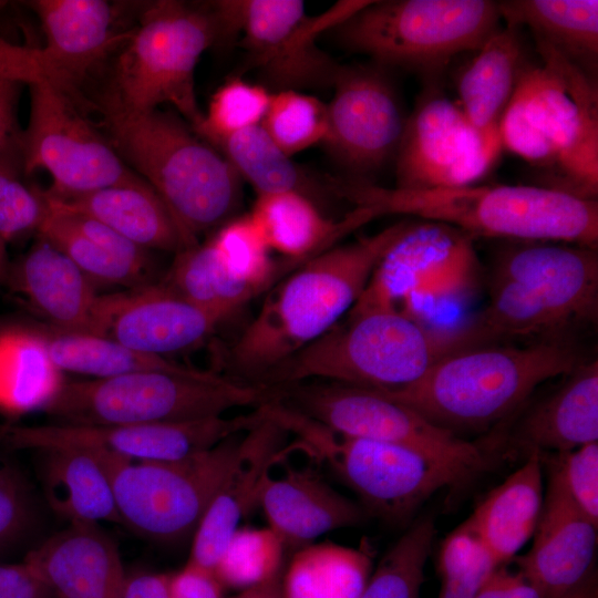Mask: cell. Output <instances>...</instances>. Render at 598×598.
Listing matches in <instances>:
<instances>
[{
    "label": "cell",
    "mask_w": 598,
    "mask_h": 598,
    "mask_svg": "<svg viewBox=\"0 0 598 598\" xmlns=\"http://www.w3.org/2000/svg\"><path fill=\"white\" fill-rule=\"evenodd\" d=\"M492 277L517 282L571 327L597 318V248L514 241L498 251Z\"/></svg>",
    "instance_id": "obj_20"
},
{
    "label": "cell",
    "mask_w": 598,
    "mask_h": 598,
    "mask_svg": "<svg viewBox=\"0 0 598 598\" xmlns=\"http://www.w3.org/2000/svg\"><path fill=\"white\" fill-rule=\"evenodd\" d=\"M4 6V2L0 1V8Z\"/></svg>",
    "instance_id": "obj_57"
},
{
    "label": "cell",
    "mask_w": 598,
    "mask_h": 598,
    "mask_svg": "<svg viewBox=\"0 0 598 598\" xmlns=\"http://www.w3.org/2000/svg\"><path fill=\"white\" fill-rule=\"evenodd\" d=\"M405 225L331 247L279 279L227 351L229 378L264 385L268 374L343 319Z\"/></svg>",
    "instance_id": "obj_1"
},
{
    "label": "cell",
    "mask_w": 598,
    "mask_h": 598,
    "mask_svg": "<svg viewBox=\"0 0 598 598\" xmlns=\"http://www.w3.org/2000/svg\"><path fill=\"white\" fill-rule=\"evenodd\" d=\"M548 477L533 546L517 559V567L544 598H565L591 566L597 525L569 496L553 465Z\"/></svg>",
    "instance_id": "obj_21"
},
{
    "label": "cell",
    "mask_w": 598,
    "mask_h": 598,
    "mask_svg": "<svg viewBox=\"0 0 598 598\" xmlns=\"http://www.w3.org/2000/svg\"><path fill=\"white\" fill-rule=\"evenodd\" d=\"M286 426L307 451L331 466L367 513L388 522L404 520L436 491L464 482L414 450L338 435L296 411L287 415Z\"/></svg>",
    "instance_id": "obj_14"
},
{
    "label": "cell",
    "mask_w": 598,
    "mask_h": 598,
    "mask_svg": "<svg viewBox=\"0 0 598 598\" xmlns=\"http://www.w3.org/2000/svg\"><path fill=\"white\" fill-rule=\"evenodd\" d=\"M262 127L288 156L323 143L328 133V110L319 99L295 90L271 93Z\"/></svg>",
    "instance_id": "obj_43"
},
{
    "label": "cell",
    "mask_w": 598,
    "mask_h": 598,
    "mask_svg": "<svg viewBox=\"0 0 598 598\" xmlns=\"http://www.w3.org/2000/svg\"><path fill=\"white\" fill-rule=\"evenodd\" d=\"M20 81L0 75V165L22 172L21 134L17 109L22 87Z\"/></svg>",
    "instance_id": "obj_48"
},
{
    "label": "cell",
    "mask_w": 598,
    "mask_h": 598,
    "mask_svg": "<svg viewBox=\"0 0 598 598\" xmlns=\"http://www.w3.org/2000/svg\"><path fill=\"white\" fill-rule=\"evenodd\" d=\"M279 389L282 403L338 435L409 447L463 481L487 468L478 446L377 390L320 380Z\"/></svg>",
    "instance_id": "obj_12"
},
{
    "label": "cell",
    "mask_w": 598,
    "mask_h": 598,
    "mask_svg": "<svg viewBox=\"0 0 598 598\" xmlns=\"http://www.w3.org/2000/svg\"><path fill=\"white\" fill-rule=\"evenodd\" d=\"M0 75L27 85L50 82L47 64L40 48L18 45L0 39Z\"/></svg>",
    "instance_id": "obj_50"
},
{
    "label": "cell",
    "mask_w": 598,
    "mask_h": 598,
    "mask_svg": "<svg viewBox=\"0 0 598 598\" xmlns=\"http://www.w3.org/2000/svg\"><path fill=\"white\" fill-rule=\"evenodd\" d=\"M569 496L598 525V443H590L551 461Z\"/></svg>",
    "instance_id": "obj_47"
},
{
    "label": "cell",
    "mask_w": 598,
    "mask_h": 598,
    "mask_svg": "<svg viewBox=\"0 0 598 598\" xmlns=\"http://www.w3.org/2000/svg\"><path fill=\"white\" fill-rule=\"evenodd\" d=\"M159 282L224 322L260 295L227 270L210 239L177 252Z\"/></svg>",
    "instance_id": "obj_38"
},
{
    "label": "cell",
    "mask_w": 598,
    "mask_h": 598,
    "mask_svg": "<svg viewBox=\"0 0 598 598\" xmlns=\"http://www.w3.org/2000/svg\"><path fill=\"white\" fill-rule=\"evenodd\" d=\"M435 533L431 518L414 524L383 556L359 598H419Z\"/></svg>",
    "instance_id": "obj_41"
},
{
    "label": "cell",
    "mask_w": 598,
    "mask_h": 598,
    "mask_svg": "<svg viewBox=\"0 0 598 598\" xmlns=\"http://www.w3.org/2000/svg\"><path fill=\"white\" fill-rule=\"evenodd\" d=\"M20 172L0 165V237L6 243L38 233L49 212L44 190L24 184Z\"/></svg>",
    "instance_id": "obj_46"
},
{
    "label": "cell",
    "mask_w": 598,
    "mask_h": 598,
    "mask_svg": "<svg viewBox=\"0 0 598 598\" xmlns=\"http://www.w3.org/2000/svg\"><path fill=\"white\" fill-rule=\"evenodd\" d=\"M44 453L45 494L56 514L70 524H121L112 482L97 453L79 448Z\"/></svg>",
    "instance_id": "obj_34"
},
{
    "label": "cell",
    "mask_w": 598,
    "mask_h": 598,
    "mask_svg": "<svg viewBox=\"0 0 598 598\" xmlns=\"http://www.w3.org/2000/svg\"><path fill=\"white\" fill-rule=\"evenodd\" d=\"M27 323L61 372L103 379L137 371L185 372L193 369L166 358L134 351L107 337L60 331L43 322Z\"/></svg>",
    "instance_id": "obj_37"
},
{
    "label": "cell",
    "mask_w": 598,
    "mask_h": 598,
    "mask_svg": "<svg viewBox=\"0 0 598 598\" xmlns=\"http://www.w3.org/2000/svg\"><path fill=\"white\" fill-rule=\"evenodd\" d=\"M44 194L54 205L94 218L143 249L177 254L190 247L165 203L143 178L78 195Z\"/></svg>",
    "instance_id": "obj_27"
},
{
    "label": "cell",
    "mask_w": 598,
    "mask_h": 598,
    "mask_svg": "<svg viewBox=\"0 0 598 598\" xmlns=\"http://www.w3.org/2000/svg\"><path fill=\"white\" fill-rule=\"evenodd\" d=\"M265 419L266 410L261 405L248 414L183 422L8 425L0 431V442L19 450L79 448L130 462H165L209 450L234 435L248 432Z\"/></svg>",
    "instance_id": "obj_16"
},
{
    "label": "cell",
    "mask_w": 598,
    "mask_h": 598,
    "mask_svg": "<svg viewBox=\"0 0 598 598\" xmlns=\"http://www.w3.org/2000/svg\"><path fill=\"white\" fill-rule=\"evenodd\" d=\"M502 20L528 28L596 80L598 60L597 0H512L498 2Z\"/></svg>",
    "instance_id": "obj_33"
},
{
    "label": "cell",
    "mask_w": 598,
    "mask_h": 598,
    "mask_svg": "<svg viewBox=\"0 0 598 598\" xmlns=\"http://www.w3.org/2000/svg\"><path fill=\"white\" fill-rule=\"evenodd\" d=\"M502 150L499 132L477 130L456 102L431 85L406 116L395 155V187L417 190L476 185Z\"/></svg>",
    "instance_id": "obj_17"
},
{
    "label": "cell",
    "mask_w": 598,
    "mask_h": 598,
    "mask_svg": "<svg viewBox=\"0 0 598 598\" xmlns=\"http://www.w3.org/2000/svg\"><path fill=\"white\" fill-rule=\"evenodd\" d=\"M29 519V504L19 477L0 457V546L16 538Z\"/></svg>",
    "instance_id": "obj_49"
},
{
    "label": "cell",
    "mask_w": 598,
    "mask_h": 598,
    "mask_svg": "<svg viewBox=\"0 0 598 598\" xmlns=\"http://www.w3.org/2000/svg\"><path fill=\"white\" fill-rule=\"evenodd\" d=\"M278 395L276 388L213 371L150 370L63 382L43 412L63 424L167 423L224 415L236 408L256 409Z\"/></svg>",
    "instance_id": "obj_7"
},
{
    "label": "cell",
    "mask_w": 598,
    "mask_h": 598,
    "mask_svg": "<svg viewBox=\"0 0 598 598\" xmlns=\"http://www.w3.org/2000/svg\"><path fill=\"white\" fill-rule=\"evenodd\" d=\"M270 99L266 86L231 79L212 96L203 122L194 131L212 145L219 138L261 124Z\"/></svg>",
    "instance_id": "obj_45"
},
{
    "label": "cell",
    "mask_w": 598,
    "mask_h": 598,
    "mask_svg": "<svg viewBox=\"0 0 598 598\" xmlns=\"http://www.w3.org/2000/svg\"><path fill=\"white\" fill-rule=\"evenodd\" d=\"M368 2L342 0L318 16L307 14L299 0H220L208 6L219 42L240 37L247 66L278 91H298L333 86L341 64L317 39Z\"/></svg>",
    "instance_id": "obj_10"
},
{
    "label": "cell",
    "mask_w": 598,
    "mask_h": 598,
    "mask_svg": "<svg viewBox=\"0 0 598 598\" xmlns=\"http://www.w3.org/2000/svg\"><path fill=\"white\" fill-rule=\"evenodd\" d=\"M45 37L40 48L51 84L71 94L75 84L132 32L116 33L115 12L104 0L29 2Z\"/></svg>",
    "instance_id": "obj_25"
},
{
    "label": "cell",
    "mask_w": 598,
    "mask_h": 598,
    "mask_svg": "<svg viewBox=\"0 0 598 598\" xmlns=\"http://www.w3.org/2000/svg\"><path fill=\"white\" fill-rule=\"evenodd\" d=\"M48 204L38 236L69 257L96 287L131 290L152 283L131 265L133 249L125 238L93 218Z\"/></svg>",
    "instance_id": "obj_31"
},
{
    "label": "cell",
    "mask_w": 598,
    "mask_h": 598,
    "mask_svg": "<svg viewBox=\"0 0 598 598\" xmlns=\"http://www.w3.org/2000/svg\"><path fill=\"white\" fill-rule=\"evenodd\" d=\"M0 598H53L49 589L24 560L0 564Z\"/></svg>",
    "instance_id": "obj_52"
},
{
    "label": "cell",
    "mask_w": 598,
    "mask_h": 598,
    "mask_svg": "<svg viewBox=\"0 0 598 598\" xmlns=\"http://www.w3.org/2000/svg\"><path fill=\"white\" fill-rule=\"evenodd\" d=\"M30 113L21 134V166L52 177V196L84 194L141 177L75 110L69 94L48 81L28 85Z\"/></svg>",
    "instance_id": "obj_15"
},
{
    "label": "cell",
    "mask_w": 598,
    "mask_h": 598,
    "mask_svg": "<svg viewBox=\"0 0 598 598\" xmlns=\"http://www.w3.org/2000/svg\"><path fill=\"white\" fill-rule=\"evenodd\" d=\"M7 285L43 323L60 331L99 333L102 295L61 250L39 237L14 264Z\"/></svg>",
    "instance_id": "obj_23"
},
{
    "label": "cell",
    "mask_w": 598,
    "mask_h": 598,
    "mask_svg": "<svg viewBox=\"0 0 598 598\" xmlns=\"http://www.w3.org/2000/svg\"><path fill=\"white\" fill-rule=\"evenodd\" d=\"M286 551L269 527H239L224 549L214 574L225 588L243 590L281 573Z\"/></svg>",
    "instance_id": "obj_42"
},
{
    "label": "cell",
    "mask_w": 598,
    "mask_h": 598,
    "mask_svg": "<svg viewBox=\"0 0 598 598\" xmlns=\"http://www.w3.org/2000/svg\"><path fill=\"white\" fill-rule=\"evenodd\" d=\"M475 598H544L543 592L520 571L498 566Z\"/></svg>",
    "instance_id": "obj_53"
},
{
    "label": "cell",
    "mask_w": 598,
    "mask_h": 598,
    "mask_svg": "<svg viewBox=\"0 0 598 598\" xmlns=\"http://www.w3.org/2000/svg\"><path fill=\"white\" fill-rule=\"evenodd\" d=\"M241 450L238 434L177 461L130 462L95 453L111 478L121 524L144 538L175 543L193 536Z\"/></svg>",
    "instance_id": "obj_11"
},
{
    "label": "cell",
    "mask_w": 598,
    "mask_h": 598,
    "mask_svg": "<svg viewBox=\"0 0 598 598\" xmlns=\"http://www.w3.org/2000/svg\"><path fill=\"white\" fill-rule=\"evenodd\" d=\"M10 262L7 254V243L0 237V286L4 285Z\"/></svg>",
    "instance_id": "obj_56"
},
{
    "label": "cell",
    "mask_w": 598,
    "mask_h": 598,
    "mask_svg": "<svg viewBox=\"0 0 598 598\" xmlns=\"http://www.w3.org/2000/svg\"><path fill=\"white\" fill-rule=\"evenodd\" d=\"M369 548L334 543L307 545L282 573L285 598H359L372 574Z\"/></svg>",
    "instance_id": "obj_36"
},
{
    "label": "cell",
    "mask_w": 598,
    "mask_h": 598,
    "mask_svg": "<svg viewBox=\"0 0 598 598\" xmlns=\"http://www.w3.org/2000/svg\"><path fill=\"white\" fill-rule=\"evenodd\" d=\"M542 452L525 463L477 505L470 520L497 564L505 565L534 535L543 507Z\"/></svg>",
    "instance_id": "obj_32"
},
{
    "label": "cell",
    "mask_w": 598,
    "mask_h": 598,
    "mask_svg": "<svg viewBox=\"0 0 598 598\" xmlns=\"http://www.w3.org/2000/svg\"><path fill=\"white\" fill-rule=\"evenodd\" d=\"M528 451L565 453L598 441V362H582L517 426Z\"/></svg>",
    "instance_id": "obj_30"
},
{
    "label": "cell",
    "mask_w": 598,
    "mask_h": 598,
    "mask_svg": "<svg viewBox=\"0 0 598 598\" xmlns=\"http://www.w3.org/2000/svg\"><path fill=\"white\" fill-rule=\"evenodd\" d=\"M520 30L511 23L501 25L457 75L456 103L483 133L498 132L501 118L530 65Z\"/></svg>",
    "instance_id": "obj_29"
},
{
    "label": "cell",
    "mask_w": 598,
    "mask_h": 598,
    "mask_svg": "<svg viewBox=\"0 0 598 598\" xmlns=\"http://www.w3.org/2000/svg\"><path fill=\"white\" fill-rule=\"evenodd\" d=\"M523 73L498 125L503 148L545 172V187L586 199L598 194L596 80L547 43Z\"/></svg>",
    "instance_id": "obj_3"
},
{
    "label": "cell",
    "mask_w": 598,
    "mask_h": 598,
    "mask_svg": "<svg viewBox=\"0 0 598 598\" xmlns=\"http://www.w3.org/2000/svg\"><path fill=\"white\" fill-rule=\"evenodd\" d=\"M266 419L246 432L241 455L217 492L194 534L188 563L214 571L240 522L259 505L265 481L281 460L287 429L266 404Z\"/></svg>",
    "instance_id": "obj_22"
},
{
    "label": "cell",
    "mask_w": 598,
    "mask_h": 598,
    "mask_svg": "<svg viewBox=\"0 0 598 598\" xmlns=\"http://www.w3.org/2000/svg\"><path fill=\"white\" fill-rule=\"evenodd\" d=\"M501 20L498 2L488 0L369 1L331 32L380 66L436 75L456 55L477 51Z\"/></svg>",
    "instance_id": "obj_8"
},
{
    "label": "cell",
    "mask_w": 598,
    "mask_h": 598,
    "mask_svg": "<svg viewBox=\"0 0 598 598\" xmlns=\"http://www.w3.org/2000/svg\"><path fill=\"white\" fill-rule=\"evenodd\" d=\"M223 322L161 282L102 295L99 315L100 336L162 358L200 346Z\"/></svg>",
    "instance_id": "obj_19"
},
{
    "label": "cell",
    "mask_w": 598,
    "mask_h": 598,
    "mask_svg": "<svg viewBox=\"0 0 598 598\" xmlns=\"http://www.w3.org/2000/svg\"><path fill=\"white\" fill-rule=\"evenodd\" d=\"M23 560L53 598H117L126 577L116 544L99 524H70Z\"/></svg>",
    "instance_id": "obj_26"
},
{
    "label": "cell",
    "mask_w": 598,
    "mask_h": 598,
    "mask_svg": "<svg viewBox=\"0 0 598 598\" xmlns=\"http://www.w3.org/2000/svg\"><path fill=\"white\" fill-rule=\"evenodd\" d=\"M249 216L270 250L298 265L375 218L360 207L339 220L326 218L312 199L297 192L257 195Z\"/></svg>",
    "instance_id": "obj_28"
},
{
    "label": "cell",
    "mask_w": 598,
    "mask_h": 598,
    "mask_svg": "<svg viewBox=\"0 0 598 598\" xmlns=\"http://www.w3.org/2000/svg\"><path fill=\"white\" fill-rule=\"evenodd\" d=\"M582 362L568 336L524 346L493 343L452 352L414 382L377 391L452 432L480 429L512 413L545 381L567 375Z\"/></svg>",
    "instance_id": "obj_4"
},
{
    "label": "cell",
    "mask_w": 598,
    "mask_h": 598,
    "mask_svg": "<svg viewBox=\"0 0 598 598\" xmlns=\"http://www.w3.org/2000/svg\"><path fill=\"white\" fill-rule=\"evenodd\" d=\"M282 573L252 587L243 589L231 598H285L282 590Z\"/></svg>",
    "instance_id": "obj_55"
},
{
    "label": "cell",
    "mask_w": 598,
    "mask_h": 598,
    "mask_svg": "<svg viewBox=\"0 0 598 598\" xmlns=\"http://www.w3.org/2000/svg\"><path fill=\"white\" fill-rule=\"evenodd\" d=\"M332 87L323 144L348 177L369 181L395 158L406 121L401 102L375 63L341 65Z\"/></svg>",
    "instance_id": "obj_18"
},
{
    "label": "cell",
    "mask_w": 598,
    "mask_h": 598,
    "mask_svg": "<svg viewBox=\"0 0 598 598\" xmlns=\"http://www.w3.org/2000/svg\"><path fill=\"white\" fill-rule=\"evenodd\" d=\"M257 195L297 192L311 199L312 183L301 168L271 140L261 124L213 143Z\"/></svg>",
    "instance_id": "obj_39"
},
{
    "label": "cell",
    "mask_w": 598,
    "mask_h": 598,
    "mask_svg": "<svg viewBox=\"0 0 598 598\" xmlns=\"http://www.w3.org/2000/svg\"><path fill=\"white\" fill-rule=\"evenodd\" d=\"M268 527L286 550H298L320 536L361 525L367 511L330 486L310 466H287L279 477L265 481L259 505Z\"/></svg>",
    "instance_id": "obj_24"
},
{
    "label": "cell",
    "mask_w": 598,
    "mask_h": 598,
    "mask_svg": "<svg viewBox=\"0 0 598 598\" xmlns=\"http://www.w3.org/2000/svg\"><path fill=\"white\" fill-rule=\"evenodd\" d=\"M112 145L162 198L190 246L233 218L241 178L214 146L175 115L132 112L106 104Z\"/></svg>",
    "instance_id": "obj_5"
},
{
    "label": "cell",
    "mask_w": 598,
    "mask_h": 598,
    "mask_svg": "<svg viewBox=\"0 0 598 598\" xmlns=\"http://www.w3.org/2000/svg\"><path fill=\"white\" fill-rule=\"evenodd\" d=\"M498 566L467 518L446 536L441 546L440 598H475L483 584Z\"/></svg>",
    "instance_id": "obj_44"
},
{
    "label": "cell",
    "mask_w": 598,
    "mask_h": 598,
    "mask_svg": "<svg viewBox=\"0 0 598 598\" xmlns=\"http://www.w3.org/2000/svg\"><path fill=\"white\" fill-rule=\"evenodd\" d=\"M218 42V23L209 6L153 2L117 58L107 104L132 112L169 104L195 130L204 118L196 99L195 69L202 54Z\"/></svg>",
    "instance_id": "obj_9"
},
{
    "label": "cell",
    "mask_w": 598,
    "mask_h": 598,
    "mask_svg": "<svg viewBox=\"0 0 598 598\" xmlns=\"http://www.w3.org/2000/svg\"><path fill=\"white\" fill-rule=\"evenodd\" d=\"M225 587L214 571L188 563L168 575L169 598H224Z\"/></svg>",
    "instance_id": "obj_51"
},
{
    "label": "cell",
    "mask_w": 598,
    "mask_h": 598,
    "mask_svg": "<svg viewBox=\"0 0 598 598\" xmlns=\"http://www.w3.org/2000/svg\"><path fill=\"white\" fill-rule=\"evenodd\" d=\"M472 347L467 328L437 330L390 308L353 307L262 384L281 388L320 380L395 390L417 380L444 355Z\"/></svg>",
    "instance_id": "obj_6"
},
{
    "label": "cell",
    "mask_w": 598,
    "mask_h": 598,
    "mask_svg": "<svg viewBox=\"0 0 598 598\" xmlns=\"http://www.w3.org/2000/svg\"><path fill=\"white\" fill-rule=\"evenodd\" d=\"M61 373L27 322L0 323V411H43L64 382Z\"/></svg>",
    "instance_id": "obj_35"
},
{
    "label": "cell",
    "mask_w": 598,
    "mask_h": 598,
    "mask_svg": "<svg viewBox=\"0 0 598 598\" xmlns=\"http://www.w3.org/2000/svg\"><path fill=\"white\" fill-rule=\"evenodd\" d=\"M117 598H169L168 575L157 573L126 575Z\"/></svg>",
    "instance_id": "obj_54"
},
{
    "label": "cell",
    "mask_w": 598,
    "mask_h": 598,
    "mask_svg": "<svg viewBox=\"0 0 598 598\" xmlns=\"http://www.w3.org/2000/svg\"><path fill=\"white\" fill-rule=\"evenodd\" d=\"M328 189L375 218L411 215L470 236L557 241L597 248L598 200L539 185H471L431 189L384 187L328 176Z\"/></svg>",
    "instance_id": "obj_2"
},
{
    "label": "cell",
    "mask_w": 598,
    "mask_h": 598,
    "mask_svg": "<svg viewBox=\"0 0 598 598\" xmlns=\"http://www.w3.org/2000/svg\"><path fill=\"white\" fill-rule=\"evenodd\" d=\"M477 270L472 236L437 221L406 223L354 307L390 308L427 326L433 312L472 295Z\"/></svg>",
    "instance_id": "obj_13"
},
{
    "label": "cell",
    "mask_w": 598,
    "mask_h": 598,
    "mask_svg": "<svg viewBox=\"0 0 598 598\" xmlns=\"http://www.w3.org/2000/svg\"><path fill=\"white\" fill-rule=\"evenodd\" d=\"M227 270L260 295L298 267L283 260L277 264L271 250L249 214L233 217L209 238Z\"/></svg>",
    "instance_id": "obj_40"
}]
</instances>
